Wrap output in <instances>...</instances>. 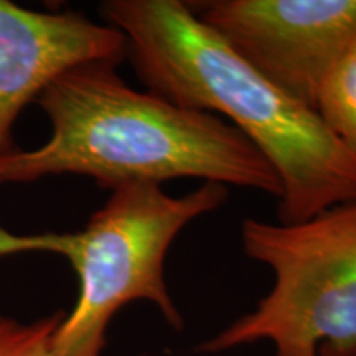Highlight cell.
<instances>
[{
    "label": "cell",
    "instance_id": "2",
    "mask_svg": "<svg viewBox=\"0 0 356 356\" xmlns=\"http://www.w3.org/2000/svg\"><path fill=\"white\" fill-rule=\"evenodd\" d=\"M115 70L79 66L44 89L35 104L50 121V137L38 149L0 157V185L81 175L113 191L200 178L279 198L277 173L238 129L137 91Z\"/></svg>",
    "mask_w": 356,
    "mask_h": 356
},
{
    "label": "cell",
    "instance_id": "4",
    "mask_svg": "<svg viewBox=\"0 0 356 356\" xmlns=\"http://www.w3.org/2000/svg\"><path fill=\"white\" fill-rule=\"evenodd\" d=\"M241 241L273 269L274 286L200 351L269 340L275 356H356V202L293 225L248 218Z\"/></svg>",
    "mask_w": 356,
    "mask_h": 356
},
{
    "label": "cell",
    "instance_id": "3",
    "mask_svg": "<svg viewBox=\"0 0 356 356\" xmlns=\"http://www.w3.org/2000/svg\"><path fill=\"white\" fill-rule=\"evenodd\" d=\"M228 186L203 184L184 197L160 185L129 184L111 191L79 231L13 233L0 225V257L24 252L63 256L78 275L74 309L53 335L55 356H101L115 312L134 300L159 307L175 330L184 318L165 280V259L180 231L228 200Z\"/></svg>",
    "mask_w": 356,
    "mask_h": 356
},
{
    "label": "cell",
    "instance_id": "8",
    "mask_svg": "<svg viewBox=\"0 0 356 356\" xmlns=\"http://www.w3.org/2000/svg\"><path fill=\"white\" fill-rule=\"evenodd\" d=\"M65 312L24 323L0 315V356H55L53 335Z\"/></svg>",
    "mask_w": 356,
    "mask_h": 356
},
{
    "label": "cell",
    "instance_id": "6",
    "mask_svg": "<svg viewBox=\"0 0 356 356\" xmlns=\"http://www.w3.org/2000/svg\"><path fill=\"white\" fill-rule=\"evenodd\" d=\"M126 37L74 10L40 12L0 0V157L19 150L17 119L68 71L86 65L119 66Z\"/></svg>",
    "mask_w": 356,
    "mask_h": 356
},
{
    "label": "cell",
    "instance_id": "7",
    "mask_svg": "<svg viewBox=\"0 0 356 356\" xmlns=\"http://www.w3.org/2000/svg\"><path fill=\"white\" fill-rule=\"evenodd\" d=\"M315 111L356 159V40L323 78Z\"/></svg>",
    "mask_w": 356,
    "mask_h": 356
},
{
    "label": "cell",
    "instance_id": "1",
    "mask_svg": "<svg viewBox=\"0 0 356 356\" xmlns=\"http://www.w3.org/2000/svg\"><path fill=\"white\" fill-rule=\"evenodd\" d=\"M104 24L127 42L147 91L180 108L225 115L280 180L277 220L293 225L356 202V159L317 111L238 56L181 0H106Z\"/></svg>",
    "mask_w": 356,
    "mask_h": 356
},
{
    "label": "cell",
    "instance_id": "5",
    "mask_svg": "<svg viewBox=\"0 0 356 356\" xmlns=\"http://www.w3.org/2000/svg\"><path fill=\"white\" fill-rule=\"evenodd\" d=\"M190 7L236 55L312 109L323 78L356 40V0H211Z\"/></svg>",
    "mask_w": 356,
    "mask_h": 356
}]
</instances>
